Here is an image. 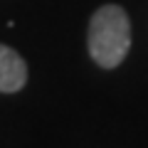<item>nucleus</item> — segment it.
I'll use <instances>...</instances> for the list:
<instances>
[{"mask_svg":"<svg viewBox=\"0 0 148 148\" xmlns=\"http://www.w3.org/2000/svg\"><path fill=\"white\" fill-rule=\"evenodd\" d=\"M86 47L99 67L114 69L131 49V20L121 5H101L91 15L86 30Z\"/></svg>","mask_w":148,"mask_h":148,"instance_id":"obj_1","label":"nucleus"},{"mask_svg":"<svg viewBox=\"0 0 148 148\" xmlns=\"http://www.w3.org/2000/svg\"><path fill=\"white\" fill-rule=\"evenodd\" d=\"M27 84V64L8 45H0V94H15Z\"/></svg>","mask_w":148,"mask_h":148,"instance_id":"obj_2","label":"nucleus"}]
</instances>
